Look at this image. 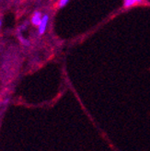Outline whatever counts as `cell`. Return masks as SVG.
I'll list each match as a JSON object with an SVG mask.
<instances>
[{"label":"cell","mask_w":150,"mask_h":151,"mask_svg":"<svg viewBox=\"0 0 150 151\" xmlns=\"http://www.w3.org/2000/svg\"><path fill=\"white\" fill-rule=\"evenodd\" d=\"M48 21H49L48 15H44L42 19L41 23L39 24V34H43L44 32H45L47 25H48Z\"/></svg>","instance_id":"1"},{"label":"cell","mask_w":150,"mask_h":151,"mask_svg":"<svg viewBox=\"0 0 150 151\" xmlns=\"http://www.w3.org/2000/svg\"><path fill=\"white\" fill-rule=\"evenodd\" d=\"M42 14L41 12H35L33 14V16L32 18V24L35 25V26H39V24L41 23V21H42Z\"/></svg>","instance_id":"2"},{"label":"cell","mask_w":150,"mask_h":151,"mask_svg":"<svg viewBox=\"0 0 150 151\" xmlns=\"http://www.w3.org/2000/svg\"><path fill=\"white\" fill-rule=\"evenodd\" d=\"M142 1H143V0H124V6L130 7V6H133V5H136V4L142 3Z\"/></svg>","instance_id":"3"},{"label":"cell","mask_w":150,"mask_h":151,"mask_svg":"<svg viewBox=\"0 0 150 151\" xmlns=\"http://www.w3.org/2000/svg\"><path fill=\"white\" fill-rule=\"evenodd\" d=\"M69 0H60L59 1V7H64L65 6H66L68 4Z\"/></svg>","instance_id":"4"},{"label":"cell","mask_w":150,"mask_h":151,"mask_svg":"<svg viewBox=\"0 0 150 151\" xmlns=\"http://www.w3.org/2000/svg\"><path fill=\"white\" fill-rule=\"evenodd\" d=\"M19 40H20V42L23 43L24 45H29V42L28 41V40H26V39H24L23 37H21V36H19Z\"/></svg>","instance_id":"5"},{"label":"cell","mask_w":150,"mask_h":151,"mask_svg":"<svg viewBox=\"0 0 150 151\" xmlns=\"http://www.w3.org/2000/svg\"><path fill=\"white\" fill-rule=\"evenodd\" d=\"M0 27H1V21H0Z\"/></svg>","instance_id":"6"}]
</instances>
